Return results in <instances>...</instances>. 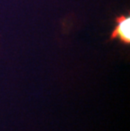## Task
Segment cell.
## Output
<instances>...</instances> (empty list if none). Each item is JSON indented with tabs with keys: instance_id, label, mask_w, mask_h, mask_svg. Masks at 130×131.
<instances>
[{
	"instance_id": "cell-1",
	"label": "cell",
	"mask_w": 130,
	"mask_h": 131,
	"mask_svg": "<svg viewBox=\"0 0 130 131\" xmlns=\"http://www.w3.org/2000/svg\"><path fill=\"white\" fill-rule=\"evenodd\" d=\"M116 26L110 40H118L123 45L130 44V16L121 15L115 19Z\"/></svg>"
}]
</instances>
